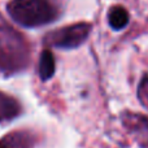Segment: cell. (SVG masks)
<instances>
[{
    "mask_svg": "<svg viewBox=\"0 0 148 148\" xmlns=\"http://www.w3.org/2000/svg\"><path fill=\"white\" fill-rule=\"evenodd\" d=\"M8 12L16 22L26 27L46 25L57 16L56 8L48 0H12Z\"/></svg>",
    "mask_w": 148,
    "mask_h": 148,
    "instance_id": "cell-1",
    "label": "cell"
},
{
    "mask_svg": "<svg viewBox=\"0 0 148 148\" xmlns=\"http://www.w3.org/2000/svg\"><path fill=\"white\" fill-rule=\"evenodd\" d=\"M90 30H91L90 23H75L53 33L49 40L53 46L60 47V48H74L86 40Z\"/></svg>",
    "mask_w": 148,
    "mask_h": 148,
    "instance_id": "cell-2",
    "label": "cell"
},
{
    "mask_svg": "<svg viewBox=\"0 0 148 148\" xmlns=\"http://www.w3.org/2000/svg\"><path fill=\"white\" fill-rule=\"evenodd\" d=\"M55 74V59L49 49H44L42 52L39 61V75L43 81L49 79Z\"/></svg>",
    "mask_w": 148,
    "mask_h": 148,
    "instance_id": "cell-3",
    "label": "cell"
},
{
    "mask_svg": "<svg viewBox=\"0 0 148 148\" xmlns=\"http://www.w3.org/2000/svg\"><path fill=\"white\" fill-rule=\"evenodd\" d=\"M108 17H109V25L114 30H121L129 23V13L122 7H113Z\"/></svg>",
    "mask_w": 148,
    "mask_h": 148,
    "instance_id": "cell-4",
    "label": "cell"
},
{
    "mask_svg": "<svg viewBox=\"0 0 148 148\" xmlns=\"http://www.w3.org/2000/svg\"><path fill=\"white\" fill-rule=\"evenodd\" d=\"M0 148H12L8 143H5V142H0Z\"/></svg>",
    "mask_w": 148,
    "mask_h": 148,
    "instance_id": "cell-5",
    "label": "cell"
}]
</instances>
